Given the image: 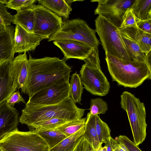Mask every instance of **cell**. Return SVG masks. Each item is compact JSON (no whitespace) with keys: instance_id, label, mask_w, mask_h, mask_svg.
Instances as JSON below:
<instances>
[{"instance_id":"obj_1","label":"cell","mask_w":151,"mask_h":151,"mask_svg":"<svg viewBox=\"0 0 151 151\" xmlns=\"http://www.w3.org/2000/svg\"><path fill=\"white\" fill-rule=\"evenodd\" d=\"M28 72L25 93L30 99L37 91L55 83L69 82L71 67L63 59L45 57L28 59Z\"/></svg>"},{"instance_id":"obj_2","label":"cell","mask_w":151,"mask_h":151,"mask_svg":"<svg viewBox=\"0 0 151 151\" xmlns=\"http://www.w3.org/2000/svg\"><path fill=\"white\" fill-rule=\"evenodd\" d=\"M85 110L77 106L70 96L54 105L34 106L26 103L19 122L30 127L37 123L53 118L72 121L82 118Z\"/></svg>"},{"instance_id":"obj_3","label":"cell","mask_w":151,"mask_h":151,"mask_svg":"<svg viewBox=\"0 0 151 151\" xmlns=\"http://www.w3.org/2000/svg\"><path fill=\"white\" fill-rule=\"evenodd\" d=\"M105 60L112 80L125 87L136 88L147 79H151V65L147 62L132 61L106 55Z\"/></svg>"},{"instance_id":"obj_4","label":"cell","mask_w":151,"mask_h":151,"mask_svg":"<svg viewBox=\"0 0 151 151\" xmlns=\"http://www.w3.org/2000/svg\"><path fill=\"white\" fill-rule=\"evenodd\" d=\"M121 108L127 113L133 134L134 142L138 146L146 137L147 124L145 104L138 98L127 91L120 96Z\"/></svg>"},{"instance_id":"obj_5","label":"cell","mask_w":151,"mask_h":151,"mask_svg":"<svg viewBox=\"0 0 151 151\" xmlns=\"http://www.w3.org/2000/svg\"><path fill=\"white\" fill-rule=\"evenodd\" d=\"M95 21V30L99 37L105 55L134 61L128 55L118 28L100 15H98Z\"/></svg>"},{"instance_id":"obj_6","label":"cell","mask_w":151,"mask_h":151,"mask_svg":"<svg viewBox=\"0 0 151 151\" xmlns=\"http://www.w3.org/2000/svg\"><path fill=\"white\" fill-rule=\"evenodd\" d=\"M45 140L34 130L19 131L17 128L0 141L2 151H49Z\"/></svg>"},{"instance_id":"obj_7","label":"cell","mask_w":151,"mask_h":151,"mask_svg":"<svg viewBox=\"0 0 151 151\" xmlns=\"http://www.w3.org/2000/svg\"><path fill=\"white\" fill-rule=\"evenodd\" d=\"M96 32L95 30L91 28L85 21L74 19L63 23L61 29L51 35L48 41L73 40L83 42L93 48H98L100 43Z\"/></svg>"},{"instance_id":"obj_8","label":"cell","mask_w":151,"mask_h":151,"mask_svg":"<svg viewBox=\"0 0 151 151\" xmlns=\"http://www.w3.org/2000/svg\"><path fill=\"white\" fill-rule=\"evenodd\" d=\"M34 33L48 39L58 31L64 22L62 18L40 5L34 4Z\"/></svg>"},{"instance_id":"obj_9","label":"cell","mask_w":151,"mask_h":151,"mask_svg":"<svg viewBox=\"0 0 151 151\" xmlns=\"http://www.w3.org/2000/svg\"><path fill=\"white\" fill-rule=\"evenodd\" d=\"M80 78L84 88L91 94L104 96L109 92L110 85L100 66L83 64L80 71Z\"/></svg>"},{"instance_id":"obj_10","label":"cell","mask_w":151,"mask_h":151,"mask_svg":"<svg viewBox=\"0 0 151 151\" xmlns=\"http://www.w3.org/2000/svg\"><path fill=\"white\" fill-rule=\"evenodd\" d=\"M134 0H98L94 14L100 15L117 28L121 24L123 17L127 9L129 8Z\"/></svg>"},{"instance_id":"obj_11","label":"cell","mask_w":151,"mask_h":151,"mask_svg":"<svg viewBox=\"0 0 151 151\" xmlns=\"http://www.w3.org/2000/svg\"><path fill=\"white\" fill-rule=\"evenodd\" d=\"M69 82L55 83L34 94L27 103L34 106L58 104L70 96Z\"/></svg>"},{"instance_id":"obj_12","label":"cell","mask_w":151,"mask_h":151,"mask_svg":"<svg viewBox=\"0 0 151 151\" xmlns=\"http://www.w3.org/2000/svg\"><path fill=\"white\" fill-rule=\"evenodd\" d=\"M53 43L61 50L65 60L71 58L83 60L94 48L83 42L73 40H58L53 41Z\"/></svg>"},{"instance_id":"obj_13","label":"cell","mask_w":151,"mask_h":151,"mask_svg":"<svg viewBox=\"0 0 151 151\" xmlns=\"http://www.w3.org/2000/svg\"><path fill=\"white\" fill-rule=\"evenodd\" d=\"M9 60L0 64V104L6 101L17 88V83Z\"/></svg>"},{"instance_id":"obj_14","label":"cell","mask_w":151,"mask_h":151,"mask_svg":"<svg viewBox=\"0 0 151 151\" xmlns=\"http://www.w3.org/2000/svg\"><path fill=\"white\" fill-rule=\"evenodd\" d=\"M44 38L29 32L20 26L16 25L14 37V52L18 53L33 51Z\"/></svg>"},{"instance_id":"obj_15","label":"cell","mask_w":151,"mask_h":151,"mask_svg":"<svg viewBox=\"0 0 151 151\" xmlns=\"http://www.w3.org/2000/svg\"><path fill=\"white\" fill-rule=\"evenodd\" d=\"M19 117L18 111L6 101L0 104V141L17 128Z\"/></svg>"},{"instance_id":"obj_16","label":"cell","mask_w":151,"mask_h":151,"mask_svg":"<svg viewBox=\"0 0 151 151\" xmlns=\"http://www.w3.org/2000/svg\"><path fill=\"white\" fill-rule=\"evenodd\" d=\"M118 29L120 33L137 43L147 55L151 52V34L144 32L136 25Z\"/></svg>"},{"instance_id":"obj_17","label":"cell","mask_w":151,"mask_h":151,"mask_svg":"<svg viewBox=\"0 0 151 151\" xmlns=\"http://www.w3.org/2000/svg\"><path fill=\"white\" fill-rule=\"evenodd\" d=\"M15 27L10 25L0 31V64L13 60Z\"/></svg>"},{"instance_id":"obj_18","label":"cell","mask_w":151,"mask_h":151,"mask_svg":"<svg viewBox=\"0 0 151 151\" xmlns=\"http://www.w3.org/2000/svg\"><path fill=\"white\" fill-rule=\"evenodd\" d=\"M28 59L26 52L14 58L12 62V67L17 83V88L25 93V87L28 72Z\"/></svg>"},{"instance_id":"obj_19","label":"cell","mask_w":151,"mask_h":151,"mask_svg":"<svg viewBox=\"0 0 151 151\" xmlns=\"http://www.w3.org/2000/svg\"><path fill=\"white\" fill-rule=\"evenodd\" d=\"M119 33L128 55L132 60L147 62L151 65V52L147 55L137 43L127 37Z\"/></svg>"},{"instance_id":"obj_20","label":"cell","mask_w":151,"mask_h":151,"mask_svg":"<svg viewBox=\"0 0 151 151\" xmlns=\"http://www.w3.org/2000/svg\"><path fill=\"white\" fill-rule=\"evenodd\" d=\"M33 5L21 9L13 15L12 23L19 25L27 31L34 33V11Z\"/></svg>"},{"instance_id":"obj_21","label":"cell","mask_w":151,"mask_h":151,"mask_svg":"<svg viewBox=\"0 0 151 151\" xmlns=\"http://www.w3.org/2000/svg\"><path fill=\"white\" fill-rule=\"evenodd\" d=\"M37 1L39 5L65 19L69 18L70 13L72 10L70 5L65 0H38Z\"/></svg>"},{"instance_id":"obj_22","label":"cell","mask_w":151,"mask_h":151,"mask_svg":"<svg viewBox=\"0 0 151 151\" xmlns=\"http://www.w3.org/2000/svg\"><path fill=\"white\" fill-rule=\"evenodd\" d=\"M85 126L78 131L67 137L49 151H73L83 137Z\"/></svg>"},{"instance_id":"obj_23","label":"cell","mask_w":151,"mask_h":151,"mask_svg":"<svg viewBox=\"0 0 151 151\" xmlns=\"http://www.w3.org/2000/svg\"><path fill=\"white\" fill-rule=\"evenodd\" d=\"M96 115L91 114L89 112L87 114L85 130L83 135V136L87 139L95 150L100 145L96 127Z\"/></svg>"},{"instance_id":"obj_24","label":"cell","mask_w":151,"mask_h":151,"mask_svg":"<svg viewBox=\"0 0 151 151\" xmlns=\"http://www.w3.org/2000/svg\"><path fill=\"white\" fill-rule=\"evenodd\" d=\"M129 8L139 19H151V0H134Z\"/></svg>"},{"instance_id":"obj_25","label":"cell","mask_w":151,"mask_h":151,"mask_svg":"<svg viewBox=\"0 0 151 151\" xmlns=\"http://www.w3.org/2000/svg\"><path fill=\"white\" fill-rule=\"evenodd\" d=\"M34 130L45 140L50 150L67 137L55 129L39 130Z\"/></svg>"},{"instance_id":"obj_26","label":"cell","mask_w":151,"mask_h":151,"mask_svg":"<svg viewBox=\"0 0 151 151\" xmlns=\"http://www.w3.org/2000/svg\"><path fill=\"white\" fill-rule=\"evenodd\" d=\"M69 85L70 96L75 104H81L84 87L76 72L72 75Z\"/></svg>"},{"instance_id":"obj_27","label":"cell","mask_w":151,"mask_h":151,"mask_svg":"<svg viewBox=\"0 0 151 151\" xmlns=\"http://www.w3.org/2000/svg\"><path fill=\"white\" fill-rule=\"evenodd\" d=\"M86 117L68 122L56 128L58 130L69 137L78 131L85 125Z\"/></svg>"},{"instance_id":"obj_28","label":"cell","mask_w":151,"mask_h":151,"mask_svg":"<svg viewBox=\"0 0 151 151\" xmlns=\"http://www.w3.org/2000/svg\"><path fill=\"white\" fill-rule=\"evenodd\" d=\"M96 127L100 144L105 143L111 137V129L107 124L103 121L98 115H96Z\"/></svg>"},{"instance_id":"obj_29","label":"cell","mask_w":151,"mask_h":151,"mask_svg":"<svg viewBox=\"0 0 151 151\" xmlns=\"http://www.w3.org/2000/svg\"><path fill=\"white\" fill-rule=\"evenodd\" d=\"M69 122L70 121L63 119L53 118L37 123L30 127L36 130L55 129Z\"/></svg>"},{"instance_id":"obj_30","label":"cell","mask_w":151,"mask_h":151,"mask_svg":"<svg viewBox=\"0 0 151 151\" xmlns=\"http://www.w3.org/2000/svg\"><path fill=\"white\" fill-rule=\"evenodd\" d=\"M108 109V104L102 99H91L89 109L90 113L96 115L105 114Z\"/></svg>"},{"instance_id":"obj_31","label":"cell","mask_w":151,"mask_h":151,"mask_svg":"<svg viewBox=\"0 0 151 151\" xmlns=\"http://www.w3.org/2000/svg\"><path fill=\"white\" fill-rule=\"evenodd\" d=\"M37 1L35 0H9L5 6L8 8L16 10L17 12L22 9L32 6Z\"/></svg>"},{"instance_id":"obj_32","label":"cell","mask_w":151,"mask_h":151,"mask_svg":"<svg viewBox=\"0 0 151 151\" xmlns=\"http://www.w3.org/2000/svg\"><path fill=\"white\" fill-rule=\"evenodd\" d=\"M13 16L9 13L5 5L0 3V25L7 27L12 23Z\"/></svg>"},{"instance_id":"obj_33","label":"cell","mask_w":151,"mask_h":151,"mask_svg":"<svg viewBox=\"0 0 151 151\" xmlns=\"http://www.w3.org/2000/svg\"><path fill=\"white\" fill-rule=\"evenodd\" d=\"M136 17L130 8L128 9L124 14L119 28H124L136 25Z\"/></svg>"},{"instance_id":"obj_34","label":"cell","mask_w":151,"mask_h":151,"mask_svg":"<svg viewBox=\"0 0 151 151\" xmlns=\"http://www.w3.org/2000/svg\"><path fill=\"white\" fill-rule=\"evenodd\" d=\"M118 142L123 144L126 147L127 151H142L136 146L134 142L132 141L127 136L119 135L115 139Z\"/></svg>"},{"instance_id":"obj_35","label":"cell","mask_w":151,"mask_h":151,"mask_svg":"<svg viewBox=\"0 0 151 151\" xmlns=\"http://www.w3.org/2000/svg\"><path fill=\"white\" fill-rule=\"evenodd\" d=\"M83 61L85 64L89 65L100 66L98 48H93L88 57Z\"/></svg>"},{"instance_id":"obj_36","label":"cell","mask_w":151,"mask_h":151,"mask_svg":"<svg viewBox=\"0 0 151 151\" xmlns=\"http://www.w3.org/2000/svg\"><path fill=\"white\" fill-rule=\"evenodd\" d=\"M95 150L89 141L83 136L73 151H95Z\"/></svg>"},{"instance_id":"obj_37","label":"cell","mask_w":151,"mask_h":151,"mask_svg":"<svg viewBox=\"0 0 151 151\" xmlns=\"http://www.w3.org/2000/svg\"><path fill=\"white\" fill-rule=\"evenodd\" d=\"M136 25L144 32L151 34V19L142 20L136 17Z\"/></svg>"},{"instance_id":"obj_38","label":"cell","mask_w":151,"mask_h":151,"mask_svg":"<svg viewBox=\"0 0 151 151\" xmlns=\"http://www.w3.org/2000/svg\"><path fill=\"white\" fill-rule=\"evenodd\" d=\"M8 104L11 106L14 107L15 104L22 102L26 104L24 99L22 97L19 91L14 93L6 100Z\"/></svg>"},{"instance_id":"obj_39","label":"cell","mask_w":151,"mask_h":151,"mask_svg":"<svg viewBox=\"0 0 151 151\" xmlns=\"http://www.w3.org/2000/svg\"><path fill=\"white\" fill-rule=\"evenodd\" d=\"M115 141V139L111 137L107 140L105 143V146L107 147L106 151H112L113 145Z\"/></svg>"},{"instance_id":"obj_40","label":"cell","mask_w":151,"mask_h":151,"mask_svg":"<svg viewBox=\"0 0 151 151\" xmlns=\"http://www.w3.org/2000/svg\"><path fill=\"white\" fill-rule=\"evenodd\" d=\"M112 151H126L119 145V143L115 140L113 144Z\"/></svg>"},{"instance_id":"obj_41","label":"cell","mask_w":151,"mask_h":151,"mask_svg":"<svg viewBox=\"0 0 151 151\" xmlns=\"http://www.w3.org/2000/svg\"><path fill=\"white\" fill-rule=\"evenodd\" d=\"M102 144H100L98 148L95 150V151H102Z\"/></svg>"},{"instance_id":"obj_42","label":"cell","mask_w":151,"mask_h":151,"mask_svg":"<svg viewBox=\"0 0 151 151\" xmlns=\"http://www.w3.org/2000/svg\"><path fill=\"white\" fill-rule=\"evenodd\" d=\"M7 1H8L6 0H0V3L4 5L6 4Z\"/></svg>"},{"instance_id":"obj_43","label":"cell","mask_w":151,"mask_h":151,"mask_svg":"<svg viewBox=\"0 0 151 151\" xmlns=\"http://www.w3.org/2000/svg\"><path fill=\"white\" fill-rule=\"evenodd\" d=\"M6 27H5L3 26L0 25V31H3L6 28Z\"/></svg>"},{"instance_id":"obj_44","label":"cell","mask_w":151,"mask_h":151,"mask_svg":"<svg viewBox=\"0 0 151 151\" xmlns=\"http://www.w3.org/2000/svg\"><path fill=\"white\" fill-rule=\"evenodd\" d=\"M107 147L106 146H105L104 147H102V151H106Z\"/></svg>"},{"instance_id":"obj_45","label":"cell","mask_w":151,"mask_h":151,"mask_svg":"<svg viewBox=\"0 0 151 151\" xmlns=\"http://www.w3.org/2000/svg\"><path fill=\"white\" fill-rule=\"evenodd\" d=\"M0 151H1V150H0Z\"/></svg>"}]
</instances>
